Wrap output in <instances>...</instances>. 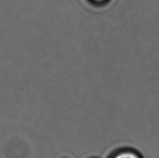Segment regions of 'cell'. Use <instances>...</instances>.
<instances>
[{"label": "cell", "instance_id": "cell-1", "mask_svg": "<svg viewBox=\"0 0 159 158\" xmlns=\"http://www.w3.org/2000/svg\"><path fill=\"white\" fill-rule=\"evenodd\" d=\"M109 158H143V156L134 149L122 148L113 152Z\"/></svg>", "mask_w": 159, "mask_h": 158}, {"label": "cell", "instance_id": "cell-2", "mask_svg": "<svg viewBox=\"0 0 159 158\" xmlns=\"http://www.w3.org/2000/svg\"><path fill=\"white\" fill-rule=\"evenodd\" d=\"M89 1L96 6H102V5L107 4L110 0H89Z\"/></svg>", "mask_w": 159, "mask_h": 158}]
</instances>
